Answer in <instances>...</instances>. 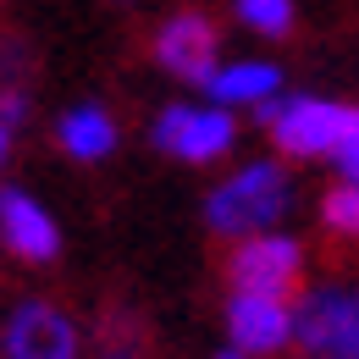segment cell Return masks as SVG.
<instances>
[{
	"label": "cell",
	"mask_w": 359,
	"mask_h": 359,
	"mask_svg": "<svg viewBox=\"0 0 359 359\" xmlns=\"http://www.w3.org/2000/svg\"><path fill=\"white\" fill-rule=\"evenodd\" d=\"M222 276L232 282V293H260L276 304H293V299H304V249L276 232H249L222 249Z\"/></svg>",
	"instance_id": "cell-2"
},
{
	"label": "cell",
	"mask_w": 359,
	"mask_h": 359,
	"mask_svg": "<svg viewBox=\"0 0 359 359\" xmlns=\"http://www.w3.org/2000/svg\"><path fill=\"white\" fill-rule=\"evenodd\" d=\"M0 161H6V128H0Z\"/></svg>",
	"instance_id": "cell-16"
},
{
	"label": "cell",
	"mask_w": 359,
	"mask_h": 359,
	"mask_svg": "<svg viewBox=\"0 0 359 359\" xmlns=\"http://www.w3.org/2000/svg\"><path fill=\"white\" fill-rule=\"evenodd\" d=\"M260 122L271 128L276 149L293 155V161L359 149V105H332V100H260Z\"/></svg>",
	"instance_id": "cell-1"
},
{
	"label": "cell",
	"mask_w": 359,
	"mask_h": 359,
	"mask_svg": "<svg viewBox=\"0 0 359 359\" xmlns=\"http://www.w3.org/2000/svg\"><path fill=\"white\" fill-rule=\"evenodd\" d=\"M320 222H326V232H332V238L359 243V188H354V182L326 188V199H320Z\"/></svg>",
	"instance_id": "cell-13"
},
{
	"label": "cell",
	"mask_w": 359,
	"mask_h": 359,
	"mask_svg": "<svg viewBox=\"0 0 359 359\" xmlns=\"http://www.w3.org/2000/svg\"><path fill=\"white\" fill-rule=\"evenodd\" d=\"M222 359H249V354H222Z\"/></svg>",
	"instance_id": "cell-17"
},
{
	"label": "cell",
	"mask_w": 359,
	"mask_h": 359,
	"mask_svg": "<svg viewBox=\"0 0 359 359\" xmlns=\"http://www.w3.org/2000/svg\"><path fill=\"white\" fill-rule=\"evenodd\" d=\"M55 144L72 155V161H105L111 149H116V122L105 116V111H67L61 122H55Z\"/></svg>",
	"instance_id": "cell-11"
},
{
	"label": "cell",
	"mask_w": 359,
	"mask_h": 359,
	"mask_svg": "<svg viewBox=\"0 0 359 359\" xmlns=\"http://www.w3.org/2000/svg\"><path fill=\"white\" fill-rule=\"evenodd\" d=\"M0 238H6V249H11L17 260H34V266H39V260H55V249H61L55 222H50L28 194H17V188L0 194Z\"/></svg>",
	"instance_id": "cell-9"
},
{
	"label": "cell",
	"mask_w": 359,
	"mask_h": 359,
	"mask_svg": "<svg viewBox=\"0 0 359 359\" xmlns=\"http://www.w3.org/2000/svg\"><path fill=\"white\" fill-rule=\"evenodd\" d=\"M155 326L144 310H128V304H111L94 326V359H155Z\"/></svg>",
	"instance_id": "cell-10"
},
{
	"label": "cell",
	"mask_w": 359,
	"mask_h": 359,
	"mask_svg": "<svg viewBox=\"0 0 359 359\" xmlns=\"http://www.w3.org/2000/svg\"><path fill=\"white\" fill-rule=\"evenodd\" d=\"M226 332L238 343V354H276L293 337V310L260 299V293H232L226 299Z\"/></svg>",
	"instance_id": "cell-8"
},
{
	"label": "cell",
	"mask_w": 359,
	"mask_h": 359,
	"mask_svg": "<svg viewBox=\"0 0 359 359\" xmlns=\"http://www.w3.org/2000/svg\"><path fill=\"white\" fill-rule=\"evenodd\" d=\"M6 354L11 359H78V326L50 299H28L6 320Z\"/></svg>",
	"instance_id": "cell-6"
},
{
	"label": "cell",
	"mask_w": 359,
	"mask_h": 359,
	"mask_svg": "<svg viewBox=\"0 0 359 359\" xmlns=\"http://www.w3.org/2000/svg\"><path fill=\"white\" fill-rule=\"evenodd\" d=\"M276 83H282V78H276V67H255V61H249V67H226V72H216V78H210V94H216V100H266V94H276Z\"/></svg>",
	"instance_id": "cell-12"
},
{
	"label": "cell",
	"mask_w": 359,
	"mask_h": 359,
	"mask_svg": "<svg viewBox=\"0 0 359 359\" xmlns=\"http://www.w3.org/2000/svg\"><path fill=\"white\" fill-rule=\"evenodd\" d=\"M155 144H161L166 155H177V161L205 166V161H216V155L232 149V116H226V111L172 105V111H161V122H155Z\"/></svg>",
	"instance_id": "cell-7"
},
{
	"label": "cell",
	"mask_w": 359,
	"mask_h": 359,
	"mask_svg": "<svg viewBox=\"0 0 359 359\" xmlns=\"http://www.w3.org/2000/svg\"><path fill=\"white\" fill-rule=\"evenodd\" d=\"M293 343L299 348H326L337 359H359V287L348 293H304L293 315Z\"/></svg>",
	"instance_id": "cell-5"
},
{
	"label": "cell",
	"mask_w": 359,
	"mask_h": 359,
	"mask_svg": "<svg viewBox=\"0 0 359 359\" xmlns=\"http://www.w3.org/2000/svg\"><path fill=\"white\" fill-rule=\"evenodd\" d=\"M337 161H343V177H348V182H354V188H359V149H343Z\"/></svg>",
	"instance_id": "cell-15"
},
{
	"label": "cell",
	"mask_w": 359,
	"mask_h": 359,
	"mask_svg": "<svg viewBox=\"0 0 359 359\" xmlns=\"http://www.w3.org/2000/svg\"><path fill=\"white\" fill-rule=\"evenodd\" d=\"M287 210V172L282 166H249L238 177L210 194L205 222L222 238H249V226H271Z\"/></svg>",
	"instance_id": "cell-3"
},
{
	"label": "cell",
	"mask_w": 359,
	"mask_h": 359,
	"mask_svg": "<svg viewBox=\"0 0 359 359\" xmlns=\"http://www.w3.org/2000/svg\"><path fill=\"white\" fill-rule=\"evenodd\" d=\"M238 17L266 34V39H287L293 34V0H238Z\"/></svg>",
	"instance_id": "cell-14"
},
{
	"label": "cell",
	"mask_w": 359,
	"mask_h": 359,
	"mask_svg": "<svg viewBox=\"0 0 359 359\" xmlns=\"http://www.w3.org/2000/svg\"><path fill=\"white\" fill-rule=\"evenodd\" d=\"M216 50H222V22L205 11H177L149 34V55L182 83H205V89L216 78Z\"/></svg>",
	"instance_id": "cell-4"
}]
</instances>
